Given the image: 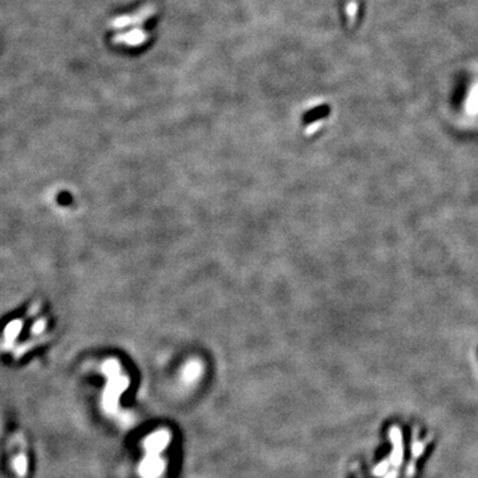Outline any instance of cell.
Returning <instances> with one entry per match:
<instances>
[{
	"label": "cell",
	"mask_w": 478,
	"mask_h": 478,
	"mask_svg": "<svg viewBox=\"0 0 478 478\" xmlns=\"http://www.w3.org/2000/svg\"><path fill=\"white\" fill-rule=\"evenodd\" d=\"M412 446H413V448H412V462H410L409 468H408V472H407L408 477L414 474L413 461L423 454L424 450H425V446H427V441H419L417 439H413V445Z\"/></svg>",
	"instance_id": "obj_3"
},
{
	"label": "cell",
	"mask_w": 478,
	"mask_h": 478,
	"mask_svg": "<svg viewBox=\"0 0 478 478\" xmlns=\"http://www.w3.org/2000/svg\"><path fill=\"white\" fill-rule=\"evenodd\" d=\"M13 470L16 472L19 477H26L27 470H28V461H27V455L24 452H19L12 460Z\"/></svg>",
	"instance_id": "obj_2"
},
{
	"label": "cell",
	"mask_w": 478,
	"mask_h": 478,
	"mask_svg": "<svg viewBox=\"0 0 478 478\" xmlns=\"http://www.w3.org/2000/svg\"><path fill=\"white\" fill-rule=\"evenodd\" d=\"M389 439L393 445V450L392 454L389 455L391 459L388 460L389 465L393 466H400L403 462V455H404V448H403V439H401V432L397 427H393L389 429Z\"/></svg>",
	"instance_id": "obj_1"
}]
</instances>
